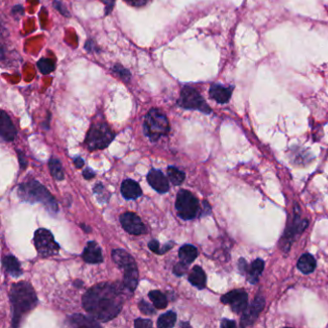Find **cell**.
Listing matches in <instances>:
<instances>
[{
	"mask_svg": "<svg viewBox=\"0 0 328 328\" xmlns=\"http://www.w3.org/2000/svg\"><path fill=\"white\" fill-rule=\"evenodd\" d=\"M316 266L315 258L308 253L303 254L297 261V268L304 274H309L313 272L316 268Z\"/></svg>",
	"mask_w": 328,
	"mask_h": 328,
	"instance_id": "22",
	"label": "cell"
},
{
	"mask_svg": "<svg viewBox=\"0 0 328 328\" xmlns=\"http://www.w3.org/2000/svg\"><path fill=\"white\" fill-rule=\"evenodd\" d=\"M168 176L170 182L173 185H181L186 178V175L183 171L172 166L168 168Z\"/></svg>",
	"mask_w": 328,
	"mask_h": 328,
	"instance_id": "28",
	"label": "cell"
},
{
	"mask_svg": "<svg viewBox=\"0 0 328 328\" xmlns=\"http://www.w3.org/2000/svg\"><path fill=\"white\" fill-rule=\"evenodd\" d=\"M9 295L12 304V326L18 327L24 316L38 305V297L32 285L26 281L13 284Z\"/></svg>",
	"mask_w": 328,
	"mask_h": 328,
	"instance_id": "2",
	"label": "cell"
},
{
	"mask_svg": "<svg viewBox=\"0 0 328 328\" xmlns=\"http://www.w3.org/2000/svg\"><path fill=\"white\" fill-rule=\"evenodd\" d=\"M112 258L117 266L124 270V287L133 292L139 282V270L133 257L123 249H114L112 252Z\"/></svg>",
	"mask_w": 328,
	"mask_h": 328,
	"instance_id": "4",
	"label": "cell"
},
{
	"mask_svg": "<svg viewBox=\"0 0 328 328\" xmlns=\"http://www.w3.org/2000/svg\"><path fill=\"white\" fill-rule=\"evenodd\" d=\"M123 1H125L128 5H130L132 7L140 8V7L146 6V4L149 3L151 0H123Z\"/></svg>",
	"mask_w": 328,
	"mask_h": 328,
	"instance_id": "34",
	"label": "cell"
},
{
	"mask_svg": "<svg viewBox=\"0 0 328 328\" xmlns=\"http://www.w3.org/2000/svg\"><path fill=\"white\" fill-rule=\"evenodd\" d=\"M177 316L173 311H169L159 316L157 326L160 328H170L174 326Z\"/></svg>",
	"mask_w": 328,
	"mask_h": 328,
	"instance_id": "26",
	"label": "cell"
},
{
	"mask_svg": "<svg viewBox=\"0 0 328 328\" xmlns=\"http://www.w3.org/2000/svg\"><path fill=\"white\" fill-rule=\"evenodd\" d=\"M307 225H308V221L306 219H300L298 215H295L294 216V219H292V222L291 223V225L288 227V229H287L286 233H285V238L287 239V242L285 243L287 244L286 249L289 248L288 243H291L290 239L292 238L294 235L300 234L302 231L305 230V228L307 227Z\"/></svg>",
	"mask_w": 328,
	"mask_h": 328,
	"instance_id": "18",
	"label": "cell"
},
{
	"mask_svg": "<svg viewBox=\"0 0 328 328\" xmlns=\"http://www.w3.org/2000/svg\"><path fill=\"white\" fill-rule=\"evenodd\" d=\"M144 131L151 142H157L162 137L168 136L170 125L167 116L161 110H150L145 118Z\"/></svg>",
	"mask_w": 328,
	"mask_h": 328,
	"instance_id": "5",
	"label": "cell"
},
{
	"mask_svg": "<svg viewBox=\"0 0 328 328\" xmlns=\"http://www.w3.org/2000/svg\"><path fill=\"white\" fill-rule=\"evenodd\" d=\"M49 166L52 176L56 180H58V181L64 180V178H65L64 170H63L61 162L56 157H52L49 160Z\"/></svg>",
	"mask_w": 328,
	"mask_h": 328,
	"instance_id": "25",
	"label": "cell"
},
{
	"mask_svg": "<svg viewBox=\"0 0 328 328\" xmlns=\"http://www.w3.org/2000/svg\"><path fill=\"white\" fill-rule=\"evenodd\" d=\"M121 223L123 229L132 235H142L146 232V226L141 218L135 213L126 212L121 216Z\"/></svg>",
	"mask_w": 328,
	"mask_h": 328,
	"instance_id": "11",
	"label": "cell"
},
{
	"mask_svg": "<svg viewBox=\"0 0 328 328\" xmlns=\"http://www.w3.org/2000/svg\"><path fill=\"white\" fill-rule=\"evenodd\" d=\"M232 92H233V87H224L219 84L211 86L209 90L211 98H213L220 104H224L229 101L232 96Z\"/></svg>",
	"mask_w": 328,
	"mask_h": 328,
	"instance_id": "17",
	"label": "cell"
},
{
	"mask_svg": "<svg viewBox=\"0 0 328 328\" xmlns=\"http://www.w3.org/2000/svg\"><path fill=\"white\" fill-rule=\"evenodd\" d=\"M82 257L88 264H99L103 261L101 248L95 241H91L87 243Z\"/></svg>",
	"mask_w": 328,
	"mask_h": 328,
	"instance_id": "15",
	"label": "cell"
},
{
	"mask_svg": "<svg viewBox=\"0 0 328 328\" xmlns=\"http://www.w3.org/2000/svg\"><path fill=\"white\" fill-rule=\"evenodd\" d=\"M188 265L183 263L182 261L180 263H178L177 265H175V267H173V273L177 276H182L183 274H185V272L187 271V267Z\"/></svg>",
	"mask_w": 328,
	"mask_h": 328,
	"instance_id": "33",
	"label": "cell"
},
{
	"mask_svg": "<svg viewBox=\"0 0 328 328\" xmlns=\"http://www.w3.org/2000/svg\"><path fill=\"white\" fill-rule=\"evenodd\" d=\"M221 302L229 305L233 312L240 314L244 312L247 308L248 295L247 292L242 289L233 290L221 296Z\"/></svg>",
	"mask_w": 328,
	"mask_h": 328,
	"instance_id": "10",
	"label": "cell"
},
{
	"mask_svg": "<svg viewBox=\"0 0 328 328\" xmlns=\"http://www.w3.org/2000/svg\"><path fill=\"white\" fill-rule=\"evenodd\" d=\"M148 296L155 308L164 309L168 306V299L166 295L160 291H151L148 293Z\"/></svg>",
	"mask_w": 328,
	"mask_h": 328,
	"instance_id": "27",
	"label": "cell"
},
{
	"mask_svg": "<svg viewBox=\"0 0 328 328\" xmlns=\"http://www.w3.org/2000/svg\"><path fill=\"white\" fill-rule=\"evenodd\" d=\"M81 227L83 228V230L85 231V232H87V233H89V232H91V229H90V227H88V226H86L85 224H81Z\"/></svg>",
	"mask_w": 328,
	"mask_h": 328,
	"instance_id": "42",
	"label": "cell"
},
{
	"mask_svg": "<svg viewBox=\"0 0 328 328\" xmlns=\"http://www.w3.org/2000/svg\"><path fill=\"white\" fill-rule=\"evenodd\" d=\"M0 134L2 139L6 142H12L15 140L17 135L15 125L13 124L10 117L4 111L1 112V117H0Z\"/></svg>",
	"mask_w": 328,
	"mask_h": 328,
	"instance_id": "16",
	"label": "cell"
},
{
	"mask_svg": "<svg viewBox=\"0 0 328 328\" xmlns=\"http://www.w3.org/2000/svg\"><path fill=\"white\" fill-rule=\"evenodd\" d=\"M114 73H117L118 76H120L122 79L125 80V81H128L130 79V76H131L130 73L127 70H125L121 65H116L114 67Z\"/></svg>",
	"mask_w": 328,
	"mask_h": 328,
	"instance_id": "31",
	"label": "cell"
},
{
	"mask_svg": "<svg viewBox=\"0 0 328 328\" xmlns=\"http://www.w3.org/2000/svg\"><path fill=\"white\" fill-rule=\"evenodd\" d=\"M18 153H19V158H20V162H21L22 168H24V169H25V167H26V160H25V156H23V155L21 154V152H20V151H19Z\"/></svg>",
	"mask_w": 328,
	"mask_h": 328,
	"instance_id": "41",
	"label": "cell"
},
{
	"mask_svg": "<svg viewBox=\"0 0 328 328\" xmlns=\"http://www.w3.org/2000/svg\"><path fill=\"white\" fill-rule=\"evenodd\" d=\"M34 244L37 251L44 258L56 255L60 246L56 243L52 233L45 228H39L34 234Z\"/></svg>",
	"mask_w": 328,
	"mask_h": 328,
	"instance_id": "9",
	"label": "cell"
},
{
	"mask_svg": "<svg viewBox=\"0 0 328 328\" xmlns=\"http://www.w3.org/2000/svg\"><path fill=\"white\" fill-rule=\"evenodd\" d=\"M37 65H38V68L40 69L41 73L43 74H49V73H52L56 68L55 62L51 59H47V58L41 59L40 61L38 62Z\"/></svg>",
	"mask_w": 328,
	"mask_h": 328,
	"instance_id": "29",
	"label": "cell"
},
{
	"mask_svg": "<svg viewBox=\"0 0 328 328\" xmlns=\"http://www.w3.org/2000/svg\"><path fill=\"white\" fill-rule=\"evenodd\" d=\"M2 264L6 271L13 277H19L23 274L21 264L15 256H5L2 260Z\"/></svg>",
	"mask_w": 328,
	"mask_h": 328,
	"instance_id": "20",
	"label": "cell"
},
{
	"mask_svg": "<svg viewBox=\"0 0 328 328\" xmlns=\"http://www.w3.org/2000/svg\"><path fill=\"white\" fill-rule=\"evenodd\" d=\"M135 327L137 328H147L152 327L153 323L150 319H145V318H137L134 322Z\"/></svg>",
	"mask_w": 328,
	"mask_h": 328,
	"instance_id": "32",
	"label": "cell"
},
{
	"mask_svg": "<svg viewBox=\"0 0 328 328\" xmlns=\"http://www.w3.org/2000/svg\"><path fill=\"white\" fill-rule=\"evenodd\" d=\"M20 198L30 203H42L50 213L56 214L58 212V204L54 196L49 190L36 180L22 184L18 189Z\"/></svg>",
	"mask_w": 328,
	"mask_h": 328,
	"instance_id": "3",
	"label": "cell"
},
{
	"mask_svg": "<svg viewBox=\"0 0 328 328\" xmlns=\"http://www.w3.org/2000/svg\"><path fill=\"white\" fill-rule=\"evenodd\" d=\"M123 295L118 285L103 282L90 288L82 298L86 311L97 320L106 322L118 316L123 307Z\"/></svg>",
	"mask_w": 328,
	"mask_h": 328,
	"instance_id": "1",
	"label": "cell"
},
{
	"mask_svg": "<svg viewBox=\"0 0 328 328\" xmlns=\"http://www.w3.org/2000/svg\"><path fill=\"white\" fill-rule=\"evenodd\" d=\"M265 263L261 259H256L251 263V265L248 267L247 263L244 261V259H241L239 262V268L242 273H245L247 281L251 284H255L258 282L261 273L264 270Z\"/></svg>",
	"mask_w": 328,
	"mask_h": 328,
	"instance_id": "12",
	"label": "cell"
},
{
	"mask_svg": "<svg viewBox=\"0 0 328 328\" xmlns=\"http://www.w3.org/2000/svg\"><path fill=\"white\" fill-rule=\"evenodd\" d=\"M148 247L151 251H153L154 253L160 254L161 253V248H160V244L157 240H152L148 243Z\"/></svg>",
	"mask_w": 328,
	"mask_h": 328,
	"instance_id": "35",
	"label": "cell"
},
{
	"mask_svg": "<svg viewBox=\"0 0 328 328\" xmlns=\"http://www.w3.org/2000/svg\"><path fill=\"white\" fill-rule=\"evenodd\" d=\"M177 103L184 109L197 110L204 114L212 113V109L207 104L204 98L201 97L195 88L189 86H185L183 88Z\"/></svg>",
	"mask_w": 328,
	"mask_h": 328,
	"instance_id": "8",
	"label": "cell"
},
{
	"mask_svg": "<svg viewBox=\"0 0 328 328\" xmlns=\"http://www.w3.org/2000/svg\"><path fill=\"white\" fill-rule=\"evenodd\" d=\"M198 255L196 247L192 244H185L179 249L178 256L183 263L190 265L192 264Z\"/></svg>",
	"mask_w": 328,
	"mask_h": 328,
	"instance_id": "23",
	"label": "cell"
},
{
	"mask_svg": "<svg viewBox=\"0 0 328 328\" xmlns=\"http://www.w3.org/2000/svg\"><path fill=\"white\" fill-rule=\"evenodd\" d=\"M139 309L145 315H153L155 314V309L152 305L147 303L145 300H141L139 302Z\"/></svg>",
	"mask_w": 328,
	"mask_h": 328,
	"instance_id": "30",
	"label": "cell"
},
{
	"mask_svg": "<svg viewBox=\"0 0 328 328\" xmlns=\"http://www.w3.org/2000/svg\"><path fill=\"white\" fill-rule=\"evenodd\" d=\"M70 324L72 326H77V327H98L99 323L96 320L91 319L89 317L82 315H73L70 316L69 318Z\"/></svg>",
	"mask_w": 328,
	"mask_h": 328,
	"instance_id": "24",
	"label": "cell"
},
{
	"mask_svg": "<svg viewBox=\"0 0 328 328\" xmlns=\"http://www.w3.org/2000/svg\"><path fill=\"white\" fill-rule=\"evenodd\" d=\"M122 194L125 199H137L142 195V190L136 181L126 179L122 184Z\"/></svg>",
	"mask_w": 328,
	"mask_h": 328,
	"instance_id": "19",
	"label": "cell"
},
{
	"mask_svg": "<svg viewBox=\"0 0 328 328\" xmlns=\"http://www.w3.org/2000/svg\"><path fill=\"white\" fill-rule=\"evenodd\" d=\"M114 138L115 134L106 122H96L87 133L85 145L91 151L104 149L112 143Z\"/></svg>",
	"mask_w": 328,
	"mask_h": 328,
	"instance_id": "6",
	"label": "cell"
},
{
	"mask_svg": "<svg viewBox=\"0 0 328 328\" xmlns=\"http://www.w3.org/2000/svg\"><path fill=\"white\" fill-rule=\"evenodd\" d=\"M221 327H235L236 326V322L234 320H230V319H222L221 323H220Z\"/></svg>",
	"mask_w": 328,
	"mask_h": 328,
	"instance_id": "38",
	"label": "cell"
},
{
	"mask_svg": "<svg viewBox=\"0 0 328 328\" xmlns=\"http://www.w3.org/2000/svg\"><path fill=\"white\" fill-rule=\"evenodd\" d=\"M147 181L149 185L160 194H165L170 190V184L167 177L162 171L151 170L147 174Z\"/></svg>",
	"mask_w": 328,
	"mask_h": 328,
	"instance_id": "14",
	"label": "cell"
},
{
	"mask_svg": "<svg viewBox=\"0 0 328 328\" xmlns=\"http://www.w3.org/2000/svg\"><path fill=\"white\" fill-rule=\"evenodd\" d=\"M101 1L105 4V7H106V12H105V14L108 15L112 11V9L114 8L115 1L116 0H101Z\"/></svg>",
	"mask_w": 328,
	"mask_h": 328,
	"instance_id": "37",
	"label": "cell"
},
{
	"mask_svg": "<svg viewBox=\"0 0 328 328\" xmlns=\"http://www.w3.org/2000/svg\"><path fill=\"white\" fill-rule=\"evenodd\" d=\"M83 175H84V177H85L86 179L87 180H90V179H92L93 177H95V175H96V173H95V171L94 170H91V169H86L85 170H84V172H83Z\"/></svg>",
	"mask_w": 328,
	"mask_h": 328,
	"instance_id": "39",
	"label": "cell"
},
{
	"mask_svg": "<svg viewBox=\"0 0 328 328\" xmlns=\"http://www.w3.org/2000/svg\"><path fill=\"white\" fill-rule=\"evenodd\" d=\"M175 207L182 219H195L199 211V202L195 195L187 190H180L176 196Z\"/></svg>",
	"mask_w": 328,
	"mask_h": 328,
	"instance_id": "7",
	"label": "cell"
},
{
	"mask_svg": "<svg viewBox=\"0 0 328 328\" xmlns=\"http://www.w3.org/2000/svg\"><path fill=\"white\" fill-rule=\"evenodd\" d=\"M264 306L265 299L262 296H257L252 305H250V307L246 308L244 311L241 320V325L243 327L252 325L255 322L257 316H259V313L263 310Z\"/></svg>",
	"mask_w": 328,
	"mask_h": 328,
	"instance_id": "13",
	"label": "cell"
},
{
	"mask_svg": "<svg viewBox=\"0 0 328 328\" xmlns=\"http://www.w3.org/2000/svg\"><path fill=\"white\" fill-rule=\"evenodd\" d=\"M53 6H54L58 11H60L62 15L66 16V17H70V16H71V14L66 10V8L64 7V5L62 4L61 2H59V1H55V2L53 3Z\"/></svg>",
	"mask_w": 328,
	"mask_h": 328,
	"instance_id": "36",
	"label": "cell"
},
{
	"mask_svg": "<svg viewBox=\"0 0 328 328\" xmlns=\"http://www.w3.org/2000/svg\"><path fill=\"white\" fill-rule=\"evenodd\" d=\"M206 274L202 267L195 266L189 275L190 283L196 287L198 290H202L206 287Z\"/></svg>",
	"mask_w": 328,
	"mask_h": 328,
	"instance_id": "21",
	"label": "cell"
},
{
	"mask_svg": "<svg viewBox=\"0 0 328 328\" xmlns=\"http://www.w3.org/2000/svg\"><path fill=\"white\" fill-rule=\"evenodd\" d=\"M73 163H74V165H75V167L77 169H81L84 166V164H85L84 160L81 158V157H76V158L73 159Z\"/></svg>",
	"mask_w": 328,
	"mask_h": 328,
	"instance_id": "40",
	"label": "cell"
}]
</instances>
